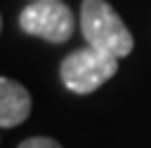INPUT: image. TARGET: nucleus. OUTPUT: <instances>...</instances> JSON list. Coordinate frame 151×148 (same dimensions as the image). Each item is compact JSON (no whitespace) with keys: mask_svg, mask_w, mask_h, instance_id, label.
Wrapping results in <instances>:
<instances>
[{"mask_svg":"<svg viewBox=\"0 0 151 148\" xmlns=\"http://www.w3.org/2000/svg\"><path fill=\"white\" fill-rule=\"evenodd\" d=\"M80 31L90 47L123 59L132 52L134 38L123 23L118 12L106 0H83L80 2Z\"/></svg>","mask_w":151,"mask_h":148,"instance_id":"nucleus-1","label":"nucleus"},{"mask_svg":"<svg viewBox=\"0 0 151 148\" xmlns=\"http://www.w3.org/2000/svg\"><path fill=\"white\" fill-rule=\"evenodd\" d=\"M116 70H118V59L90 45L73 49L61 61V68H59L64 87L73 94H92L106 80H111Z\"/></svg>","mask_w":151,"mask_h":148,"instance_id":"nucleus-2","label":"nucleus"},{"mask_svg":"<svg viewBox=\"0 0 151 148\" xmlns=\"http://www.w3.org/2000/svg\"><path fill=\"white\" fill-rule=\"evenodd\" d=\"M19 26L24 33L33 38L59 45L73 35L76 21H73V12L61 0H33L21 9Z\"/></svg>","mask_w":151,"mask_h":148,"instance_id":"nucleus-3","label":"nucleus"},{"mask_svg":"<svg viewBox=\"0 0 151 148\" xmlns=\"http://www.w3.org/2000/svg\"><path fill=\"white\" fill-rule=\"evenodd\" d=\"M31 113V94L12 78H0V127L9 129L21 125Z\"/></svg>","mask_w":151,"mask_h":148,"instance_id":"nucleus-4","label":"nucleus"},{"mask_svg":"<svg viewBox=\"0 0 151 148\" xmlns=\"http://www.w3.org/2000/svg\"><path fill=\"white\" fill-rule=\"evenodd\" d=\"M19 148H61V146L54 139H47V136H31V139L21 141Z\"/></svg>","mask_w":151,"mask_h":148,"instance_id":"nucleus-5","label":"nucleus"}]
</instances>
